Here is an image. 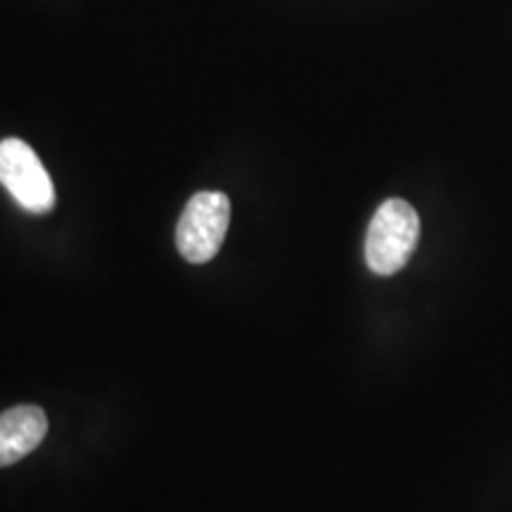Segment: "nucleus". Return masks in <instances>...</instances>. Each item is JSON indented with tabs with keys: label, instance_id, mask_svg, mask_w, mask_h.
Instances as JSON below:
<instances>
[{
	"label": "nucleus",
	"instance_id": "4",
	"mask_svg": "<svg viewBox=\"0 0 512 512\" xmlns=\"http://www.w3.org/2000/svg\"><path fill=\"white\" fill-rule=\"evenodd\" d=\"M48 434V418L38 406H15L0 415V467L15 465Z\"/></svg>",
	"mask_w": 512,
	"mask_h": 512
},
{
	"label": "nucleus",
	"instance_id": "2",
	"mask_svg": "<svg viewBox=\"0 0 512 512\" xmlns=\"http://www.w3.org/2000/svg\"><path fill=\"white\" fill-rule=\"evenodd\" d=\"M230 226V200L204 190L190 197L176 226V247L190 264H207L219 254Z\"/></svg>",
	"mask_w": 512,
	"mask_h": 512
},
{
	"label": "nucleus",
	"instance_id": "3",
	"mask_svg": "<svg viewBox=\"0 0 512 512\" xmlns=\"http://www.w3.org/2000/svg\"><path fill=\"white\" fill-rule=\"evenodd\" d=\"M0 183L29 214H48L55 207L53 178L24 140H0Z\"/></svg>",
	"mask_w": 512,
	"mask_h": 512
},
{
	"label": "nucleus",
	"instance_id": "1",
	"mask_svg": "<svg viewBox=\"0 0 512 512\" xmlns=\"http://www.w3.org/2000/svg\"><path fill=\"white\" fill-rule=\"evenodd\" d=\"M420 240V216L406 200H387L375 211L366 235V264L377 275H394L411 261Z\"/></svg>",
	"mask_w": 512,
	"mask_h": 512
}]
</instances>
